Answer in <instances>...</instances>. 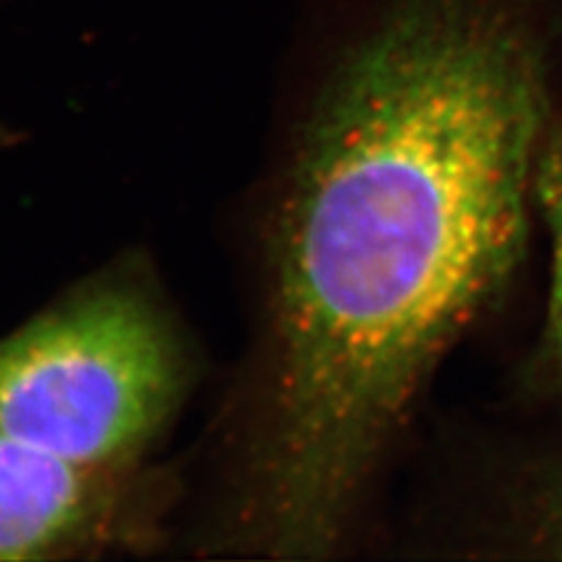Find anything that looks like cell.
Returning a JSON list of instances; mask_svg holds the SVG:
<instances>
[{
  "label": "cell",
  "mask_w": 562,
  "mask_h": 562,
  "mask_svg": "<svg viewBox=\"0 0 562 562\" xmlns=\"http://www.w3.org/2000/svg\"><path fill=\"white\" fill-rule=\"evenodd\" d=\"M532 49L450 16L361 52L297 134L262 355L211 543L328 555L434 368L512 281L547 136Z\"/></svg>",
  "instance_id": "obj_1"
},
{
  "label": "cell",
  "mask_w": 562,
  "mask_h": 562,
  "mask_svg": "<svg viewBox=\"0 0 562 562\" xmlns=\"http://www.w3.org/2000/svg\"><path fill=\"white\" fill-rule=\"evenodd\" d=\"M188 378L183 340L150 289L94 281L0 340V434L132 473L181 408Z\"/></svg>",
  "instance_id": "obj_2"
},
{
  "label": "cell",
  "mask_w": 562,
  "mask_h": 562,
  "mask_svg": "<svg viewBox=\"0 0 562 562\" xmlns=\"http://www.w3.org/2000/svg\"><path fill=\"white\" fill-rule=\"evenodd\" d=\"M132 473L94 471L0 434V560H45L134 537Z\"/></svg>",
  "instance_id": "obj_3"
},
{
  "label": "cell",
  "mask_w": 562,
  "mask_h": 562,
  "mask_svg": "<svg viewBox=\"0 0 562 562\" xmlns=\"http://www.w3.org/2000/svg\"><path fill=\"white\" fill-rule=\"evenodd\" d=\"M535 198L551 233V293L543 355L562 382V125L547 130L537 160Z\"/></svg>",
  "instance_id": "obj_4"
},
{
  "label": "cell",
  "mask_w": 562,
  "mask_h": 562,
  "mask_svg": "<svg viewBox=\"0 0 562 562\" xmlns=\"http://www.w3.org/2000/svg\"><path fill=\"white\" fill-rule=\"evenodd\" d=\"M543 530H547L549 547L555 555H562V473L551 483L547 499H543Z\"/></svg>",
  "instance_id": "obj_5"
}]
</instances>
